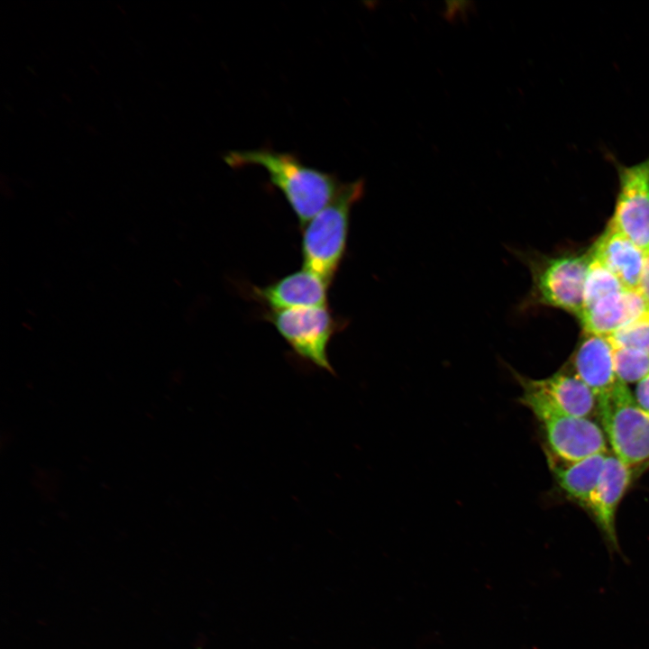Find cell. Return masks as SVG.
I'll list each match as a JSON object with an SVG mask.
<instances>
[{
  "mask_svg": "<svg viewBox=\"0 0 649 649\" xmlns=\"http://www.w3.org/2000/svg\"><path fill=\"white\" fill-rule=\"evenodd\" d=\"M224 160L233 169L263 168L270 184L284 196L301 227L334 200L343 185L335 174L306 165L295 153L267 147L231 151L224 154Z\"/></svg>",
  "mask_w": 649,
  "mask_h": 649,
  "instance_id": "obj_1",
  "label": "cell"
},
{
  "mask_svg": "<svg viewBox=\"0 0 649 649\" xmlns=\"http://www.w3.org/2000/svg\"><path fill=\"white\" fill-rule=\"evenodd\" d=\"M508 251L529 270L532 285L516 311L526 314L538 307H553L579 318L583 289L592 261L590 248L581 253L547 255L534 250L509 247Z\"/></svg>",
  "mask_w": 649,
  "mask_h": 649,
  "instance_id": "obj_2",
  "label": "cell"
},
{
  "mask_svg": "<svg viewBox=\"0 0 649 649\" xmlns=\"http://www.w3.org/2000/svg\"><path fill=\"white\" fill-rule=\"evenodd\" d=\"M364 190L362 178L343 183L334 200L302 226V268L330 285L346 251L352 208Z\"/></svg>",
  "mask_w": 649,
  "mask_h": 649,
  "instance_id": "obj_3",
  "label": "cell"
},
{
  "mask_svg": "<svg viewBox=\"0 0 649 649\" xmlns=\"http://www.w3.org/2000/svg\"><path fill=\"white\" fill-rule=\"evenodd\" d=\"M598 399V413L613 454L631 468L649 463V413L620 381Z\"/></svg>",
  "mask_w": 649,
  "mask_h": 649,
  "instance_id": "obj_4",
  "label": "cell"
},
{
  "mask_svg": "<svg viewBox=\"0 0 649 649\" xmlns=\"http://www.w3.org/2000/svg\"><path fill=\"white\" fill-rule=\"evenodd\" d=\"M263 317L299 357L320 369L334 371L327 347L345 322L334 315L328 306L269 310Z\"/></svg>",
  "mask_w": 649,
  "mask_h": 649,
  "instance_id": "obj_5",
  "label": "cell"
},
{
  "mask_svg": "<svg viewBox=\"0 0 649 649\" xmlns=\"http://www.w3.org/2000/svg\"><path fill=\"white\" fill-rule=\"evenodd\" d=\"M616 169L617 193L608 225L649 253V155L626 165L608 155Z\"/></svg>",
  "mask_w": 649,
  "mask_h": 649,
  "instance_id": "obj_6",
  "label": "cell"
},
{
  "mask_svg": "<svg viewBox=\"0 0 649 649\" xmlns=\"http://www.w3.org/2000/svg\"><path fill=\"white\" fill-rule=\"evenodd\" d=\"M537 420L544 433L547 457L571 462L607 452L605 432L590 417L553 411Z\"/></svg>",
  "mask_w": 649,
  "mask_h": 649,
  "instance_id": "obj_7",
  "label": "cell"
},
{
  "mask_svg": "<svg viewBox=\"0 0 649 649\" xmlns=\"http://www.w3.org/2000/svg\"><path fill=\"white\" fill-rule=\"evenodd\" d=\"M508 370L522 388V394L566 415L590 417L598 409V399L593 391L573 372L566 369L544 379H531Z\"/></svg>",
  "mask_w": 649,
  "mask_h": 649,
  "instance_id": "obj_8",
  "label": "cell"
},
{
  "mask_svg": "<svg viewBox=\"0 0 649 649\" xmlns=\"http://www.w3.org/2000/svg\"><path fill=\"white\" fill-rule=\"evenodd\" d=\"M633 478L634 468L625 464L614 454L608 453L602 473L586 508L611 553H621L616 530V516Z\"/></svg>",
  "mask_w": 649,
  "mask_h": 649,
  "instance_id": "obj_9",
  "label": "cell"
},
{
  "mask_svg": "<svg viewBox=\"0 0 649 649\" xmlns=\"http://www.w3.org/2000/svg\"><path fill=\"white\" fill-rule=\"evenodd\" d=\"M330 284L317 274L302 268L268 284L251 288L253 297L269 310L328 306Z\"/></svg>",
  "mask_w": 649,
  "mask_h": 649,
  "instance_id": "obj_10",
  "label": "cell"
},
{
  "mask_svg": "<svg viewBox=\"0 0 649 649\" xmlns=\"http://www.w3.org/2000/svg\"><path fill=\"white\" fill-rule=\"evenodd\" d=\"M648 310L638 290L625 288L583 310L579 320L584 333L607 338Z\"/></svg>",
  "mask_w": 649,
  "mask_h": 649,
  "instance_id": "obj_11",
  "label": "cell"
},
{
  "mask_svg": "<svg viewBox=\"0 0 649 649\" xmlns=\"http://www.w3.org/2000/svg\"><path fill=\"white\" fill-rule=\"evenodd\" d=\"M572 372L596 395L611 392L621 381L616 373L613 349L607 338L584 333L571 358Z\"/></svg>",
  "mask_w": 649,
  "mask_h": 649,
  "instance_id": "obj_12",
  "label": "cell"
},
{
  "mask_svg": "<svg viewBox=\"0 0 649 649\" xmlns=\"http://www.w3.org/2000/svg\"><path fill=\"white\" fill-rule=\"evenodd\" d=\"M590 250L626 288L637 290L645 253L632 241L608 224Z\"/></svg>",
  "mask_w": 649,
  "mask_h": 649,
  "instance_id": "obj_13",
  "label": "cell"
},
{
  "mask_svg": "<svg viewBox=\"0 0 649 649\" xmlns=\"http://www.w3.org/2000/svg\"><path fill=\"white\" fill-rule=\"evenodd\" d=\"M608 452H599L580 461L565 462L547 457L560 489L585 510L602 473Z\"/></svg>",
  "mask_w": 649,
  "mask_h": 649,
  "instance_id": "obj_14",
  "label": "cell"
},
{
  "mask_svg": "<svg viewBox=\"0 0 649 649\" xmlns=\"http://www.w3.org/2000/svg\"><path fill=\"white\" fill-rule=\"evenodd\" d=\"M625 288L619 279L593 257L585 279L582 311L599 299Z\"/></svg>",
  "mask_w": 649,
  "mask_h": 649,
  "instance_id": "obj_15",
  "label": "cell"
},
{
  "mask_svg": "<svg viewBox=\"0 0 649 649\" xmlns=\"http://www.w3.org/2000/svg\"><path fill=\"white\" fill-rule=\"evenodd\" d=\"M612 349L616 373L623 383H638L649 375V352L629 348Z\"/></svg>",
  "mask_w": 649,
  "mask_h": 649,
  "instance_id": "obj_16",
  "label": "cell"
},
{
  "mask_svg": "<svg viewBox=\"0 0 649 649\" xmlns=\"http://www.w3.org/2000/svg\"><path fill=\"white\" fill-rule=\"evenodd\" d=\"M607 339L612 348H629L649 352V310Z\"/></svg>",
  "mask_w": 649,
  "mask_h": 649,
  "instance_id": "obj_17",
  "label": "cell"
},
{
  "mask_svg": "<svg viewBox=\"0 0 649 649\" xmlns=\"http://www.w3.org/2000/svg\"><path fill=\"white\" fill-rule=\"evenodd\" d=\"M633 395L637 405L649 413V375L636 383Z\"/></svg>",
  "mask_w": 649,
  "mask_h": 649,
  "instance_id": "obj_18",
  "label": "cell"
},
{
  "mask_svg": "<svg viewBox=\"0 0 649 649\" xmlns=\"http://www.w3.org/2000/svg\"><path fill=\"white\" fill-rule=\"evenodd\" d=\"M637 290L649 306V253H645L644 268Z\"/></svg>",
  "mask_w": 649,
  "mask_h": 649,
  "instance_id": "obj_19",
  "label": "cell"
}]
</instances>
